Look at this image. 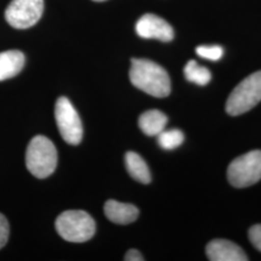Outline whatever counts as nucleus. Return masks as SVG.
<instances>
[{"label":"nucleus","instance_id":"nucleus-1","mask_svg":"<svg viewBox=\"0 0 261 261\" xmlns=\"http://www.w3.org/2000/svg\"><path fill=\"white\" fill-rule=\"evenodd\" d=\"M130 83L141 91L156 98H165L170 94L171 84L167 71L148 59H132Z\"/></svg>","mask_w":261,"mask_h":261},{"label":"nucleus","instance_id":"nucleus-2","mask_svg":"<svg viewBox=\"0 0 261 261\" xmlns=\"http://www.w3.org/2000/svg\"><path fill=\"white\" fill-rule=\"evenodd\" d=\"M29 172L39 179L51 175L57 166V151L53 141L44 136H36L30 140L25 154Z\"/></svg>","mask_w":261,"mask_h":261},{"label":"nucleus","instance_id":"nucleus-3","mask_svg":"<svg viewBox=\"0 0 261 261\" xmlns=\"http://www.w3.org/2000/svg\"><path fill=\"white\" fill-rule=\"evenodd\" d=\"M56 228L68 242L84 243L90 240L96 231L93 218L83 210H68L57 217Z\"/></svg>","mask_w":261,"mask_h":261},{"label":"nucleus","instance_id":"nucleus-4","mask_svg":"<svg viewBox=\"0 0 261 261\" xmlns=\"http://www.w3.org/2000/svg\"><path fill=\"white\" fill-rule=\"evenodd\" d=\"M261 101V71L244 79L230 93L225 111L231 116H238L251 111Z\"/></svg>","mask_w":261,"mask_h":261},{"label":"nucleus","instance_id":"nucleus-5","mask_svg":"<svg viewBox=\"0 0 261 261\" xmlns=\"http://www.w3.org/2000/svg\"><path fill=\"white\" fill-rule=\"evenodd\" d=\"M227 178L235 188H247L261 179V150H253L235 159L227 168Z\"/></svg>","mask_w":261,"mask_h":261},{"label":"nucleus","instance_id":"nucleus-6","mask_svg":"<svg viewBox=\"0 0 261 261\" xmlns=\"http://www.w3.org/2000/svg\"><path fill=\"white\" fill-rule=\"evenodd\" d=\"M56 124L62 139L67 143L77 145L83 140V124L75 108L66 97H60L56 103Z\"/></svg>","mask_w":261,"mask_h":261},{"label":"nucleus","instance_id":"nucleus-7","mask_svg":"<svg viewBox=\"0 0 261 261\" xmlns=\"http://www.w3.org/2000/svg\"><path fill=\"white\" fill-rule=\"evenodd\" d=\"M44 12V0H12L5 19L12 28L27 29L36 24Z\"/></svg>","mask_w":261,"mask_h":261},{"label":"nucleus","instance_id":"nucleus-8","mask_svg":"<svg viewBox=\"0 0 261 261\" xmlns=\"http://www.w3.org/2000/svg\"><path fill=\"white\" fill-rule=\"evenodd\" d=\"M136 32L144 39H156L162 42H170L174 38V30L165 20L154 14H145L136 24Z\"/></svg>","mask_w":261,"mask_h":261},{"label":"nucleus","instance_id":"nucleus-9","mask_svg":"<svg viewBox=\"0 0 261 261\" xmlns=\"http://www.w3.org/2000/svg\"><path fill=\"white\" fill-rule=\"evenodd\" d=\"M206 254L211 261L249 260L242 248L225 239L212 240L206 247Z\"/></svg>","mask_w":261,"mask_h":261},{"label":"nucleus","instance_id":"nucleus-10","mask_svg":"<svg viewBox=\"0 0 261 261\" xmlns=\"http://www.w3.org/2000/svg\"><path fill=\"white\" fill-rule=\"evenodd\" d=\"M107 218L114 224H129L139 217V209L133 204L123 203L116 200H108L103 207Z\"/></svg>","mask_w":261,"mask_h":261},{"label":"nucleus","instance_id":"nucleus-11","mask_svg":"<svg viewBox=\"0 0 261 261\" xmlns=\"http://www.w3.org/2000/svg\"><path fill=\"white\" fill-rule=\"evenodd\" d=\"M25 63L24 55L12 49L0 53V82L19 75Z\"/></svg>","mask_w":261,"mask_h":261},{"label":"nucleus","instance_id":"nucleus-12","mask_svg":"<svg viewBox=\"0 0 261 261\" xmlns=\"http://www.w3.org/2000/svg\"><path fill=\"white\" fill-rule=\"evenodd\" d=\"M168 124V117L158 110H150L143 112L139 119V126L147 136H158L165 130Z\"/></svg>","mask_w":261,"mask_h":261},{"label":"nucleus","instance_id":"nucleus-13","mask_svg":"<svg viewBox=\"0 0 261 261\" xmlns=\"http://www.w3.org/2000/svg\"><path fill=\"white\" fill-rule=\"evenodd\" d=\"M126 168L132 177L142 184L151 182L150 169L145 161L136 152H128L125 156Z\"/></svg>","mask_w":261,"mask_h":261},{"label":"nucleus","instance_id":"nucleus-14","mask_svg":"<svg viewBox=\"0 0 261 261\" xmlns=\"http://www.w3.org/2000/svg\"><path fill=\"white\" fill-rule=\"evenodd\" d=\"M184 75L187 81L204 86L210 83L212 75L210 71L203 66L198 65L195 60H190L184 68Z\"/></svg>","mask_w":261,"mask_h":261},{"label":"nucleus","instance_id":"nucleus-15","mask_svg":"<svg viewBox=\"0 0 261 261\" xmlns=\"http://www.w3.org/2000/svg\"><path fill=\"white\" fill-rule=\"evenodd\" d=\"M184 141V134L177 129L163 130L158 135L159 145L166 150L175 149Z\"/></svg>","mask_w":261,"mask_h":261},{"label":"nucleus","instance_id":"nucleus-16","mask_svg":"<svg viewBox=\"0 0 261 261\" xmlns=\"http://www.w3.org/2000/svg\"><path fill=\"white\" fill-rule=\"evenodd\" d=\"M196 51L197 56L211 61H218L224 56V48L220 46H199Z\"/></svg>","mask_w":261,"mask_h":261},{"label":"nucleus","instance_id":"nucleus-17","mask_svg":"<svg viewBox=\"0 0 261 261\" xmlns=\"http://www.w3.org/2000/svg\"><path fill=\"white\" fill-rule=\"evenodd\" d=\"M10 227L7 219L0 213V249H2L9 238Z\"/></svg>","mask_w":261,"mask_h":261},{"label":"nucleus","instance_id":"nucleus-18","mask_svg":"<svg viewBox=\"0 0 261 261\" xmlns=\"http://www.w3.org/2000/svg\"><path fill=\"white\" fill-rule=\"evenodd\" d=\"M249 239L253 247L261 252V224H255L250 228Z\"/></svg>","mask_w":261,"mask_h":261},{"label":"nucleus","instance_id":"nucleus-19","mask_svg":"<svg viewBox=\"0 0 261 261\" xmlns=\"http://www.w3.org/2000/svg\"><path fill=\"white\" fill-rule=\"evenodd\" d=\"M124 260L126 261H142L144 260L142 254L140 253L138 250L132 249L130 251H128L127 253L125 254Z\"/></svg>","mask_w":261,"mask_h":261},{"label":"nucleus","instance_id":"nucleus-20","mask_svg":"<svg viewBox=\"0 0 261 261\" xmlns=\"http://www.w3.org/2000/svg\"><path fill=\"white\" fill-rule=\"evenodd\" d=\"M93 1H97V2H102V1H106V0H93Z\"/></svg>","mask_w":261,"mask_h":261}]
</instances>
